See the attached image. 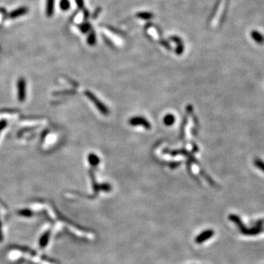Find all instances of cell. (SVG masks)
I'll return each instance as SVG.
<instances>
[{"label": "cell", "instance_id": "3957f363", "mask_svg": "<svg viewBox=\"0 0 264 264\" xmlns=\"http://www.w3.org/2000/svg\"><path fill=\"white\" fill-rule=\"evenodd\" d=\"M55 0H46L45 2V15L46 16L51 17L54 13Z\"/></svg>", "mask_w": 264, "mask_h": 264}, {"label": "cell", "instance_id": "8fae6325", "mask_svg": "<svg viewBox=\"0 0 264 264\" xmlns=\"http://www.w3.org/2000/svg\"><path fill=\"white\" fill-rule=\"evenodd\" d=\"M87 43L90 45L95 44V43H96V34H95L94 32H90V35H88V37H87Z\"/></svg>", "mask_w": 264, "mask_h": 264}, {"label": "cell", "instance_id": "8992f818", "mask_svg": "<svg viewBox=\"0 0 264 264\" xmlns=\"http://www.w3.org/2000/svg\"><path fill=\"white\" fill-rule=\"evenodd\" d=\"M251 37L256 43L262 44L264 43V37L261 33L257 31H253L251 32Z\"/></svg>", "mask_w": 264, "mask_h": 264}, {"label": "cell", "instance_id": "9a60e30c", "mask_svg": "<svg viewBox=\"0 0 264 264\" xmlns=\"http://www.w3.org/2000/svg\"><path fill=\"white\" fill-rule=\"evenodd\" d=\"M263 223H264V219L260 220V221H258V222H257V225H258V226H261V225H263Z\"/></svg>", "mask_w": 264, "mask_h": 264}, {"label": "cell", "instance_id": "4fadbf2b", "mask_svg": "<svg viewBox=\"0 0 264 264\" xmlns=\"http://www.w3.org/2000/svg\"><path fill=\"white\" fill-rule=\"evenodd\" d=\"M6 124H7V123H6L5 121H4V120L1 121V122H0V133H1L2 130L3 128H5V126H6Z\"/></svg>", "mask_w": 264, "mask_h": 264}, {"label": "cell", "instance_id": "9c48e42d", "mask_svg": "<svg viewBox=\"0 0 264 264\" xmlns=\"http://www.w3.org/2000/svg\"><path fill=\"white\" fill-rule=\"evenodd\" d=\"M90 29H91V25L89 23L82 24L79 26V29H80V31L83 33H86L87 32L90 30Z\"/></svg>", "mask_w": 264, "mask_h": 264}, {"label": "cell", "instance_id": "52a82bcc", "mask_svg": "<svg viewBox=\"0 0 264 264\" xmlns=\"http://www.w3.org/2000/svg\"><path fill=\"white\" fill-rule=\"evenodd\" d=\"M229 219H231L232 222H233L234 223H236V225H237V226L239 227V228L240 229V231L243 229V228L245 227V226L244 225L243 222H242L241 219H240V218L238 216L234 215V214H232V215L229 216Z\"/></svg>", "mask_w": 264, "mask_h": 264}, {"label": "cell", "instance_id": "7a4b0ae2", "mask_svg": "<svg viewBox=\"0 0 264 264\" xmlns=\"http://www.w3.org/2000/svg\"><path fill=\"white\" fill-rule=\"evenodd\" d=\"M214 231H212V230H208V231L202 232L200 235H199L197 238H196L195 239L196 243L201 244L202 242L206 241V240H208V239H210V238H211L212 236H214Z\"/></svg>", "mask_w": 264, "mask_h": 264}, {"label": "cell", "instance_id": "7c38bea8", "mask_svg": "<svg viewBox=\"0 0 264 264\" xmlns=\"http://www.w3.org/2000/svg\"><path fill=\"white\" fill-rule=\"evenodd\" d=\"M79 9L84 8V1L83 0H75Z\"/></svg>", "mask_w": 264, "mask_h": 264}, {"label": "cell", "instance_id": "277c9868", "mask_svg": "<svg viewBox=\"0 0 264 264\" xmlns=\"http://www.w3.org/2000/svg\"><path fill=\"white\" fill-rule=\"evenodd\" d=\"M262 231V228L261 226H258L257 225L256 227L251 228V229H248V228H243V229L241 230V232L243 234H245L246 236H255L257 235V234L260 233Z\"/></svg>", "mask_w": 264, "mask_h": 264}, {"label": "cell", "instance_id": "30bf717a", "mask_svg": "<svg viewBox=\"0 0 264 264\" xmlns=\"http://www.w3.org/2000/svg\"><path fill=\"white\" fill-rule=\"evenodd\" d=\"M137 16L139 17V19L148 20V19H151V17L153 16V14L150 13H144V12H142V13H138Z\"/></svg>", "mask_w": 264, "mask_h": 264}, {"label": "cell", "instance_id": "ba28073f", "mask_svg": "<svg viewBox=\"0 0 264 264\" xmlns=\"http://www.w3.org/2000/svg\"><path fill=\"white\" fill-rule=\"evenodd\" d=\"M59 7L61 11H67L71 8V2L69 0H60L59 3Z\"/></svg>", "mask_w": 264, "mask_h": 264}, {"label": "cell", "instance_id": "6da1fadb", "mask_svg": "<svg viewBox=\"0 0 264 264\" xmlns=\"http://www.w3.org/2000/svg\"><path fill=\"white\" fill-rule=\"evenodd\" d=\"M17 90L19 100L21 102H23L26 98V82L24 79H20L18 82Z\"/></svg>", "mask_w": 264, "mask_h": 264}, {"label": "cell", "instance_id": "5bb4252c", "mask_svg": "<svg viewBox=\"0 0 264 264\" xmlns=\"http://www.w3.org/2000/svg\"><path fill=\"white\" fill-rule=\"evenodd\" d=\"M172 117H167V118L166 119H165V122H166V123H167V124H170H170L172 123V120H173V118H172Z\"/></svg>", "mask_w": 264, "mask_h": 264}, {"label": "cell", "instance_id": "5b68a950", "mask_svg": "<svg viewBox=\"0 0 264 264\" xmlns=\"http://www.w3.org/2000/svg\"><path fill=\"white\" fill-rule=\"evenodd\" d=\"M27 11H28V10L27 7H20L19 9H15L10 14V18L11 19H16L18 17L25 15L26 13H27Z\"/></svg>", "mask_w": 264, "mask_h": 264}]
</instances>
